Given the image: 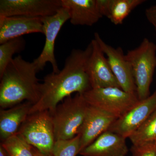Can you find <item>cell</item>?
Masks as SVG:
<instances>
[{
    "label": "cell",
    "mask_w": 156,
    "mask_h": 156,
    "mask_svg": "<svg viewBox=\"0 0 156 156\" xmlns=\"http://www.w3.org/2000/svg\"><path fill=\"white\" fill-rule=\"evenodd\" d=\"M92 51L91 43L85 50H73L62 69L45 76L40 83L39 100L33 105L30 114L45 110L53 112L60 101L73 93L83 94L92 89L87 73Z\"/></svg>",
    "instance_id": "1"
},
{
    "label": "cell",
    "mask_w": 156,
    "mask_h": 156,
    "mask_svg": "<svg viewBox=\"0 0 156 156\" xmlns=\"http://www.w3.org/2000/svg\"><path fill=\"white\" fill-rule=\"evenodd\" d=\"M37 73L33 62L27 61L20 55L13 58L0 76L1 109L10 108L25 101L36 103L40 96Z\"/></svg>",
    "instance_id": "2"
},
{
    "label": "cell",
    "mask_w": 156,
    "mask_h": 156,
    "mask_svg": "<svg viewBox=\"0 0 156 156\" xmlns=\"http://www.w3.org/2000/svg\"><path fill=\"white\" fill-rule=\"evenodd\" d=\"M88 106L83 94L76 93L66 98L50 113L55 141L72 139L79 134Z\"/></svg>",
    "instance_id": "3"
},
{
    "label": "cell",
    "mask_w": 156,
    "mask_h": 156,
    "mask_svg": "<svg viewBox=\"0 0 156 156\" xmlns=\"http://www.w3.org/2000/svg\"><path fill=\"white\" fill-rule=\"evenodd\" d=\"M131 65L139 101L149 96L150 87L156 68V45L147 38L126 55Z\"/></svg>",
    "instance_id": "4"
},
{
    "label": "cell",
    "mask_w": 156,
    "mask_h": 156,
    "mask_svg": "<svg viewBox=\"0 0 156 156\" xmlns=\"http://www.w3.org/2000/svg\"><path fill=\"white\" fill-rule=\"evenodd\" d=\"M17 133L41 152L52 155L55 139L52 116L49 111L30 114Z\"/></svg>",
    "instance_id": "5"
},
{
    "label": "cell",
    "mask_w": 156,
    "mask_h": 156,
    "mask_svg": "<svg viewBox=\"0 0 156 156\" xmlns=\"http://www.w3.org/2000/svg\"><path fill=\"white\" fill-rule=\"evenodd\" d=\"M87 103L120 118L139 100L136 94L128 93L116 87L91 89L83 94Z\"/></svg>",
    "instance_id": "6"
},
{
    "label": "cell",
    "mask_w": 156,
    "mask_h": 156,
    "mask_svg": "<svg viewBox=\"0 0 156 156\" xmlns=\"http://www.w3.org/2000/svg\"><path fill=\"white\" fill-rule=\"evenodd\" d=\"M69 19L68 11L63 7L52 16L42 17L45 44L38 57L33 61L38 72L43 70L48 62L52 65L53 73L59 71L54 53L55 41L62 26Z\"/></svg>",
    "instance_id": "7"
},
{
    "label": "cell",
    "mask_w": 156,
    "mask_h": 156,
    "mask_svg": "<svg viewBox=\"0 0 156 156\" xmlns=\"http://www.w3.org/2000/svg\"><path fill=\"white\" fill-rule=\"evenodd\" d=\"M61 0H1L0 16L44 17L56 14Z\"/></svg>",
    "instance_id": "8"
},
{
    "label": "cell",
    "mask_w": 156,
    "mask_h": 156,
    "mask_svg": "<svg viewBox=\"0 0 156 156\" xmlns=\"http://www.w3.org/2000/svg\"><path fill=\"white\" fill-rule=\"evenodd\" d=\"M156 110V91L151 96L139 101L125 114L117 119L108 131L126 138L138 129Z\"/></svg>",
    "instance_id": "9"
},
{
    "label": "cell",
    "mask_w": 156,
    "mask_h": 156,
    "mask_svg": "<svg viewBox=\"0 0 156 156\" xmlns=\"http://www.w3.org/2000/svg\"><path fill=\"white\" fill-rule=\"evenodd\" d=\"M94 39L107 56L109 64L121 89L128 93L136 94V87L131 66L122 48L115 49L107 44L98 33L94 34Z\"/></svg>",
    "instance_id": "10"
},
{
    "label": "cell",
    "mask_w": 156,
    "mask_h": 156,
    "mask_svg": "<svg viewBox=\"0 0 156 156\" xmlns=\"http://www.w3.org/2000/svg\"><path fill=\"white\" fill-rule=\"evenodd\" d=\"M91 43L92 51L88 62L87 73L92 89L108 87L120 88L107 58L97 41L94 39Z\"/></svg>",
    "instance_id": "11"
},
{
    "label": "cell",
    "mask_w": 156,
    "mask_h": 156,
    "mask_svg": "<svg viewBox=\"0 0 156 156\" xmlns=\"http://www.w3.org/2000/svg\"><path fill=\"white\" fill-rule=\"evenodd\" d=\"M117 119L115 116L89 105L80 130V152L104 132L108 130Z\"/></svg>",
    "instance_id": "12"
},
{
    "label": "cell",
    "mask_w": 156,
    "mask_h": 156,
    "mask_svg": "<svg viewBox=\"0 0 156 156\" xmlns=\"http://www.w3.org/2000/svg\"><path fill=\"white\" fill-rule=\"evenodd\" d=\"M33 33L44 34L41 17L0 16V44Z\"/></svg>",
    "instance_id": "13"
},
{
    "label": "cell",
    "mask_w": 156,
    "mask_h": 156,
    "mask_svg": "<svg viewBox=\"0 0 156 156\" xmlns=\"http://www.w3.org/2000/svg\"><path fill=\"white\" fill-rule=\"evenodd\" d=\"M126 139L119 134L107 131L79 154L83 156H126L128 150Z\"/></svg>",
    "instance_id": "14"
},
{
    "label": "cell",
    "mask_w": 156,
    "mask_h": 156,
    "mask_svg": "<svg viewBox=\"0 0 156 156\" xmlns=\"http://www.w3.org/2000/svg\"><path fill=\"white\" fill-rule=\"evenodd\" d=\"M61 3L68 11L73 25L92 26L103 17L96 0H61Z\"/></svg>",
    "instance_id": "15"
},
{
    "label": "cell",
    "mask_w": 156,
    "mask_h": 156,
    "mask_svg": "<svg viewBox=\"0 0 156 156\" xmlns=\"http://www.w3.org/2000/svg\"><path fill=\"white\" fill-rule=\"evenodd\" d=\"M33 104L24 101L8 109L0 111V138L1 142L17 134L30 114Z\"/></svg>",
    "instance_id": "16"
},
{
    "label": "cell",
    "mask_w": 156,
    "mask_h": 156,
    "mask_svg": "<svg viewBox=\"0 0 156 156\" xmlns=\"http://www.w3.org/2000/svg\"><path fill=\"white\" fill-rule=\"evenodd\" d=\"M102 16H105L115 25L122 23L124 20L144 0H96Z\"/></svg>",
    "instance_id": "17"
},
{
    "label": "cell",
    "mask_w": 156,
    "mask_h": 156,
    "mask_svg": "<svg viewBox=\"0 0 156 156\" xmlns=\"http://www.w3.org/2000/svg\"><path fill=\"white\" fill-rule=\"evenodd\" d=\"M128 138L134 146L156 143V110Z\"/></svg>",
    "instance_id": "18"
},
{
    "label": "cell",
    "mask_w": 156,
    "mask_h": 156,
    "mask_svg": "<svg viewBox=\"0 0 156 156\" xmlns=\"http://www.w3.org/2000/svg\"><path fill=\"white\" fill-rule=\"evenodd\" d=\"M26 42L23 37L11 39L0 45V76L2 75L16 53H20L25 48Z\"/></svg>",
    "instance_id": "19"
},
{
    "label": "cell",
    "mask_w": 156,
    "mask_h": 156,
    "mask_svg": "<svg viewBox=\"0 0 156 156\" xmlns=\"http://www.w3.org/2000/svg\"><path fill=\"white\" fill-rule=\"evenodd\" d=\"M9 156H34L33 147L27 143L17 133L1 142Z\"/></svg>",
    "instance_id": "20"
},
{
    "label": "cell",
    "mask_w": 156,
    "mask_h": 156,
    "mask_svg": "<svg viewBox=\"0 0 156 156\" xmlns=\"http://www.w3.org/2000/svg\"><path fill=\"white\" fill-rule=\"evenodd\" d=\"M80 152L79 134L72 139L55 141L52 151L53 156H76Z\"/></svg>",
    "instance_id": "21"
},
{
    "label": "cell",
    "mask_w": 156,
    "mask_h": 156,
    "mask_svg": "<svg viewBox=\"0 0 156 156\" xmlns=\"http://www.w3.org/2000/svg\"><path fill=\"white\" fill-rule=\"evenodd\" d=\"M132 156H156V143L145 144L142 145L133 146Z\"/></svg>",
    "instance_id": "22"
},
{
    "label": "cell",
    "mask_w": 156,
    "mask_h": 156,
    "mask_svg": "<svg viewBox=\"0 0 156 156\" xmlns=\"http://www.w3.org/2000/svg\"><path fill=\"white\" fill-rule=\"evenodd\" d=\"M145 13L148 20L153 25H156V5L152 6L147 9Z\"/></svg>",
    "instance_id": "23"
},
{
    "label": "cell",
    "mask_w": 156,
    "mask_h": 156,
    "mask_svg": "<svg viewBox=\"0 0 156 156\" xmlns=\"http://www.w3.org/2000/svg\"><path fill=\"white\" fill-rule=\"evenodd\" d=\"M33 150L34 154V156H53V155L46 154L42 153L36 148L34 147Z\"/></svg>",
    "instance_id": "24"
},
{
    "label": "cell",
    "mask_w": 156,
    "mask_h": 156,
    "mask_svg": "<svg viewBox=\"0 0 156 156\" xmlns=\"http://www.w3.org/2000/svg\"><path fill=\"white\" fill-rule=\"evenodd\" d=\"M0 156H9L5 150L1 145H0Z\"/></svg>",
    "instance_id": "25"
},
{
    "label": "cell",
    "mask_w": 156,
    "mask_h": 156,
    "mask_svg": "<svg viewBox=\"0 0 156 156\" xmlns=\"http://www.w3.org/2000/svg\"><path fill=\"white\" fill-rule=\"evenodd\" d=\"M154 26V27L155 29L156 30V25H153Z\"/></svg>",
    "instance_id": "26"
}]
</instances>
